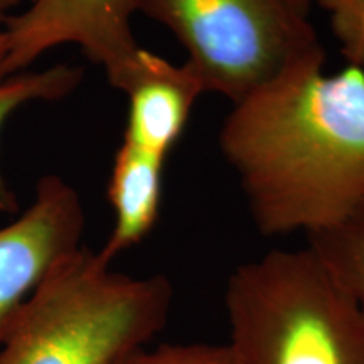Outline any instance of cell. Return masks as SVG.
Here are the masks:
<instances>
[{"mask_svg":"<svg viewBox=\"0 0 364 364\" xmlns=\"http://www.w3.org/2000/svg\"><path fill=\"white\" fill-rule=\"evenodd\" d=\"M324 48L233 103L220 150L263 236L329 230L364 199V70L324 73Z\"/></svg>","mask_w":364,"mask_h":364,"instance_id":"obj_1","label":"cell"},{"mask_svg":"<svg viewBox=\"0 0 364 364\" xmlns=\"http://www.w3.org/2000/svg\"><path fill=\"white\" fill-rule=\"evenodd\" d=\"M166 275L130 277L81 247L58 262L9 318L0 364H117L167 326Z\"/></svg>","mask_w":364,"mask_h":364,"instance_id":"obj_2","label":"cell"},{"mask_svg":"<svg viewBox=\"0 0 364 364\" xmlns=\"http://www.w3.org/2000/svg\"><path fill=\"white\" fill-rule=\"evenodd\" d=\"M233 364H364V316L311 247L236 267L225 292Z\"/></svg>","mask_w":364,"mask_h":364,"instance_id":"obj_3","label":"cell"},{"mask_svg":"<svg viewBox=\"0 0 364 364\" xmlns=\"http://www.w3.org/2000/svg\"><path fill=\"white\" fill-rule=\"evenodd\" d=\"M130 7L169 29L206 93L231 103L322 48L289 0H130Z\"/></svg>","mask_w":364,"mask_h":364,"instance_id":"obj_4","label":"cell"},{"mask_svg":"<svg viewBox=\"0 0 364 364\" xmlns=\"http://www.w3.org/2000/svg\"><path fill=\"white\" fill-rule=\"evenodd\" d=\"M130 0H33L4 27L7 54L0 83L63 44H75L102 66L110 85L124 91L135 70L140 46L132 29Z\"/></svg>","mask_w":364,"mask_h":364,"instance_id":"obj_5","label":"cell"},{"mask_svg":"<svg viewBox=\"0 0 364 364\" xmlns=\"http://www.w3.org/2000/svg\"><path fill=\"white\" fill-rule=\"evenodd\" d=\"M85 228L78 191L56 174L41 177L29 209L0 228V338L49 270L83 247Z\"/></svg>","mask_w":364,"mask_h":364,"instance_id":"obj_6","label":"cell"},{"mask_svg":"<svg viewBox=\"0 0 364 364\" xmlns=\"http://www.w3.org/2000/svg\"><path fill=\"white\" fill-rule=\"evenodd\" d=\"M124 93L129 97L124 142L167 161L206 88L188 61L174 65L142 48Z\"/></svg>","mask_w":364,"mask_h":364,"instance_id":"obj_7","label":"cell"},{"mask_svg":"<svg viewBox=\"0 0 364 364\" xmlns=\"http://www.w3.org/2000/svg\"><path fill=\"white\" fill-rule=\"evenodd\" d=\"M166 159L122 140L108 179L107 198L115 213V225L107 243L98 250L105 262L136 247L157 225L162 203Z\"/></svg>","mask_w":364,"mask_h":364,"instance_id":"obj_8","label":"cell"},{"mask_svg":"<svg viewBox=\"0 0 364 364\" xmlns=\"http://www.w3.org/2000/svg\"><path fill=\"white\" fill-rule=\"evenodd\" d=\"M307 247L326 263L364 316V199L338 225L309 235Z\"/></svg>","mask_w":364,"mask_h":364,"instance_id":"obj_9","label":"cell"},{"mask_svg":"<svg viewBox=\"0 0 364 364\" xmlns=\"http://www.w3.org/2000/svg\"><path fill=\"white\" fill-rule=\"evenodd\" d=\"M83 81L80 66L56 65L44 71L19 73L0 83V132L12 113L33 102H59L71 95ZM16 196L11 193L0 172V209H16Z\"/></svg>","mask_w":364,"mask_h":364,"instance_id":"obj_10","label":"cell"},{"mask_svg":"<svg viewBox=\"0 0 364 364\" xmlns=\"http://www.w3.org/2000/svg\"><path fill=\"white\" fill-rule=\"evenodd\" d=\"M329 14L331 29L351 66L364 70V0H312Z\"/></svg>","mask_w":364,"mask_h":364,"instance_id":"obj_11","label":"cell"},{"mask_svg":"<svg viewBox=\"0 0 364 364\" xmlns=\"http://www.w3.org/2000/svg\"><path fill=\"white\" fill-rule=\"evenodd\" d=\"M117 364H233L226 344H159L142 348Z\"/></svg>","mask_w":364,"mask_h":364,"instance_id":"obj_12","label":"cell"},{"mask_svg":"<svg viewBox=\"0 0 364 364\" xmlns=\"http://www.w3.org/2000/svg\"><path fill=\"white\" fill-rule=\"evenodd\" d=\"M21 6V0H0V31L6 27L9 19L14 16V11Z\"/></svg>","mask_w":364,"mask_h":364,"instance_id":"obj_13","label":"cell"},{"mask_svg":"<svg viewBox=\"0 0 364 364\" xmlns=\"http://www.w3.org/2000/svg\"><path fill=\"white\" fill-rule=\"evenodd\" d=\"M290 4H292V7L295 11H299L300 14H304V16L309 17V12H311L312 6V0H289Z\"/></svg>","mask_w":364,"mask_h":364,"instance_id":"obj_14","label":"cell"},{"mask_svg":"<svg viewBox=\"0 0 364 364\" xmlns=\"http://www.w3.org/2000/svg\"><path fill=\"white\" fill-rule=\"evenodd\" d=\"M6 54H7V36L2 29L0 31V66H2L4 59H6Z\"/></svg>","mask_w":364,"mask_h":364,"instance_id":"obj_15","label":"cell"}]
</instances>
